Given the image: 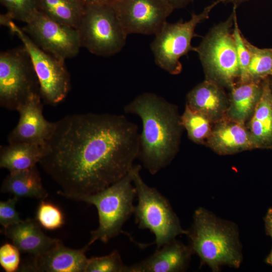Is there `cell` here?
<instances>
[{"mask_svg": "<svg viewBox=\"0 0 272 272\" xmlns=\"http://www.w3.org/2000/svg\"><path fill=\"white\" fill-rule=\"evenodd\" d=\"M112 5L127 35L156 34L174 9L166 0H115Z\"/></svg>", "mask_w": 272, "mask_h": 272, "instance_id": "obj_12", "label": "cell"}, {"mask_svg": "<svg viewBox=\"0 0 272 272\" xmlns=\"http://www.w3.org/2000/svg\"><path fill=\"white\" fill-rule=\"evenodd\" d=\"M22 30L41 49L64 60L76 56L81 47L77 29L57 23L39 10Z\"/></svg>", "mask_w": 272, "mask_h": 272, "instance_id": "obj_11", "label": "cell"}, {"mask_svg": "<svg viewBox=\"0 0 272 272\" xmlns=\"http://www.w3.org/2000/svg\"><path fill=\"white\" fill-rule=\"evenodd\" d=\"M126 113L139 116L138 158L152 175L165 168L178 153L184 129L176 105L151 92L136 96L124 107Z\"/></svg>", "mask_w": 272, "mask_h": 272, "instance_id": "obj_2", "label": "cell"}, {"mask_svg": "<svg viewBox=\"0 0 272 272\" xmlns=\"http://www.w3.org/2000/svg\"><path fill=\"white\" fill-rule=\"evenodd\" d=\"M89 246L81 249L66 247L60 240L48 250L22 264L18 271L32 272H85L89 258L86 252Z\"/></svg>", "mask_w": 272, "mask_h": 272, "instance_id": "obj_14", "label": "cell"}, {"mask_svg": "<svg viewBox=\"0 0 272 272\" xmlns=\"http://www.w3.org/2000/svg\"><path fill=\"white\" fill-rule=\"evenodd\" d=\"M87 2L105 4H112L115 0H85Z\"/></svg>", "mask_w": 272, "mask_h": 272, "instance_id": "obj_35", "label": "cell"}, {"mask_svg": "<svg viewBox=\"0 0 272 272\" xmlns=\"http://www.w3.org/2000/svg\"><path fill=\"white\" fill-rule=\"evenodd\" d=\"M1 191L11 193L18 198L44 200L48 195L42 185L36 166L24 170L10 172L2 182Z\"/></svg>", "mask_w": 272, "mask_h": 272, "instance_id": "obj_21", "label": "cell"}, {"mask_svg": "<svg viewBox=\"0 0 272 272\" xmlns=\"http://www.w3.org/2000/svg\"><path fill=\"white\" fill-rule=\"evenodd\" d=\"M38 10L53 21L77 29L84 11L85 0H37Z\"/></svg>", "mask_w": 272, "mask_h": 272, "instance_id": "obj_23", "label": "cell"}, {"mask_svg": "<svg viewBox=\"0 0 272 272\" xmlns=\"http://www.w3.org/2000/svg\"><path fill=\"white\" fill-rule=\"evenodd\" d=\"M193 254L213 271L223 266L237 268L242 262V246L237 226L217 217L205 208L195 210L193 222L186 230Z\"/></svg>", "mask_w": 272, "mask_h": 272, "instance_id": "obj_3", "label": "cell"}, {"mask_svg": "<svg viewBox=\"0 0 272 272\" xmlns=\"http://www.w3.org/2000/svg\"><path fill=\"white\" fill-rule=\"evenodd\" d=\"M260 98L246 125L254 149L272 148V93L270 77L262 80Z\"/></svg>", "mask_w": 272, "mask_h": 272, "instance_id": "obj_19", "label": "cell"}, {"mask_svg": "<svg viewBox=\"0 0 272 272\" xmlns=\"http://www.w3.org/2000/svg\"><path fill=\"white\" fill-rule=\"evenodd\" d=\"M243 39L250 54L248 68L250 81H262L267 77L272 78V48H259L244 36Z\"/></svg>", "mask_w": 272, "mask_h": 272, "instance_id": "obj_25", "label": "cell"}, {"mask_svg": "<svg viewBox=\"0 0 272 272\" xmlns=\"http://www.w3.org/2000/svg\"><path fill=\"white\" fill-rule=\"evenodd\" d=\"M20 250L12 243L0 247V265L6 272L18 271L20 264Z\"/></svg>", "mask_w": 272, "mask_h": 272, "instance_id": "obj_30", "label": "cell"}, {"mask_svg": "<svg viewBox=\"0 0 272 272\" xmlns=\"http://www.w3.org/2000/svg\"><path fill=\"white\" fill-rule=\"evenodd\" d=\"M127 267L114 250L108 255L89 258L85 272H126Z\"/></svg>", "mask_w": 272, "mask_h": 272, "instance_id": "obj_28", "label": "cell"}, {"mask_svg": "<svg viewBox=\"0 0 272 272\" xmlns=\"http://www.w3.org/2000/svg\"><path fill=\"white\" fill-rule=\"evenodd\" d=\"M137 125L123 115L85 113L55 122L39 164L59 195L77 200L126 175L139 151Z\"/></svg>", "mask_w": 272, "mask_h": 272, "instance_id": "obj_1", "label": "cell"}, {"mask_svg": "<svg viewBox=\"0 0 272 272\" xmlns=\"http://www.w3.org/2000/svg\"><path fill=\"white\" fill-rule=\"evenodd\" d=\"M40 93L39 84L30 56L23 46L0 54V105L11 110Z\"/></svg>", "mask_w": 272, "mask_h": 272, "instance_id": "obj_9", "label": "cell"}, {"mask_svg": "<svg viewBox=\"0 0 272 272\" xmlns=\"http://www.w3.org/2000/svg\"><path fill=\"white\" fill-rule=\"evenodd\" d=\"M174 9H180L185 7L193 0H166Z\"/></svg>", "mask_w": 272, "mask_h": 272, "instance_id": "obj_33", "label": "cell"}, {"mask_svg": "<svg viewBox=\"0 0 272 272\" xmlns=\"http://www.w3.org/2000/svg\"><path fill=\"white\" fill-rule=\"evenodd\" d=\"M4 26L21 40L28 51L38 80L43 103L54 106L61 102L67 96L71 86L64 60L39 48L13 20H5Z\"/></svg>", "mask_w": 272, "mask_h": 272, "instance_id": "obj_10", "label": "cell"}, {"mask_svg": "<svg viewBox=\"0 0 272 272\" xmlns=\"http://www.w3.org/2000/svg\"><path fill=\"white\" fill-rule=\"evenodd\" d=\"M44 153V146L27 143L9 144L1 147L0 167L9 172L28 169L39 163Z\"/></svg>", "mask_w": 272, "mask_h": 272, "instance_id": "obj_22", "label": "cell"}, {"mask_svg": "<svg viewBox=\"0 0 272 272\" xmlns=\"http://www.w3.org/2000/svg\"><path fill=\"white\" fill-rule=\"evenodd\" d=\"M180 119L188 138L196 144L205 145L214 125L209 119L185 104Z\"/></svg>", "mask_w": 272, "mask_h": 272, "instance_id": "obj_24", "label": "cell"}, {"mask_svg": "<svg viewBox=\"0 0 272 272\" xmlns=\"http://www.w3.org/2000/svg\"><path fill=\"white\" fill-rule=\"evenodd\" d=\"M135 196L131 169L122 178L103 190L77 200L94 206L98 212L99 225L91 232L89 246L97 240L106 243L124 233L122 227L134 213L133 203Z\"/></svg>", "mask_w": 272, "mask_h": 272, "instance_id": "obj_4", "label": "cell"}, {"mask_svg": "<svg viewBox=\"0 0 272 272\" xmlns=\"http://www.w3.org/2000/svg\"><path fill=\"white\" fill-rule=\"evenodd\" d=\"M142 166L134 165L132 169V181L138 203L134 208L135 222L141 229H148L154 234L157 248L186 234L179 219L168 200L157 189L148 186L143 180Z\"/></svg>", "mask_w": 272, "mask_h": 272, "instance_id": "obj_6", "label": "cell"}, {"mask_svg": "<svg viewBox=\"0 0 272 272\" xmlns=\"http://www.w3.org/2000/svg\"><path fill=\"white\" fill-rule=\"evenodd\" d=\"M234 13L214 26L195 47L205 79L229 90L239 80L240 69L232 34Z\"/></svg>", "mask_w": 272, "mask_h": 272, "instance_id": "obj_5", "label": "cell"}, {"mask_svg": "<svg viewBox=\"0 0 272 272\" xmlns=\"http://www.w3.org/2000/svg\"><path fill=\"white\" fill-rule=\"evenodd\" d=\"M40 93L32 94L17 109L19 119L7 137L9 144L27 143L44 146L55 127V122L47 120L43 115Z\"/></svg>", "mask_w": 272, "mask_h": 272, "instance_id": "obj_13", "label": "cell"}, {"mask_svg": "<svg viewBox=\"0 0 272 272\" xmlns=\"http://www.w3.org/2000/svg\"><path fill=\"white\" fill-rule=\"evenodd\" d=\"M19 198L16 196L0 201V224L4 228L22 221L16 209Z\"/></svg>", "mask_w": 272, "mask_h": 272, "instance_id": "obj_31", "label": "cell"}, {"mask_svg": "<svg viewBox=\"0 0 272 272\" xmlns=\"http://www.w3.org/2000/svg\"><path fill=\"white\" fill-rule=\"evenodd\" d=\"M77 30L81 47L105 57L119 52L127 36L112 4L86 2Z\"/></svg>", "mask_w": 272, "mask_h": 272, "instance_id": "obj_7", "label": "cell"}, {"mask_svg": "<svg viewBox=\"0 0 272 272\" xmlns=\"http://www.w3.org/2000/svg\"><path fill=\"white\" fill-rule=\"evenodd\" d=\"M12 20L26 23L38 10L37 0H0Z\"/></svg>", "mask_w": 272, "mask_h": 272, "instance_id": "obj_29", "label": "cell"}, {"mask_svg": "<svg viewBox=\"0 0 272 272\" xmlns=\"http://www.w3.org/2000/svg\"><path fill=\"white\" fill-rule=\"evenodd\" d=\"M263 222L265 234L270 236L272 240V208L269 207L264 216L263 217ZM265 262L272 266V247L271 250L267 256L265 258Z\"/></svg>", "mask_w": 272, "mask_h": 272, "instance_id": "obj_32", "label": "cell"}, {"mask_svg": "<svg viewBox=\"0 0 272 272\" xmlns=\"http://www.w3.org/2000/svg\"><path fill=\"white\" fill-rule=\"evenodd\" d=\"M185 104L205 115L214 124L226 115L228 95L224 87L205 79L187 94Z\"/></svg>", "mask_w": 272, "mask_h": 272, "instance_id": "obj_17", "label": "cell"}, {"mask_svg": "<svg viewBox=\"0 0 272 272\" xmlns=\"http://www.w3.org/2000/svg\"><path fill=\"white\" fill-rule=\"evenodd\" d=\"M270 89L272 93V78L270 77Z\"/></svg>", "mask_w": 272, "mask_h": 272, "instance_id": "obj_36", "label": "cell"}, {"mask_svg": "<svg viewBox=\"0 0 272 272\" xmlns=\"http://www.w3.org/2000/svg\"><path fill=\"white\" fill-rule=\"evenodd\" d=\"M262 81L237 83L230 90L226 117L246 124L260 98Z\"/></svg>", "mask_w": 272, "mask_h": 272, "instance_id": "obj_20", "label": "cell"}, {"mask_svg": "<svg viewBox=\"0 0 272 272\" xmlns=\"http://www.w3.org/2000/svg\"><path fill=\"white\" fill-rule=\"evenodd\" d=\"M224 0H217L206 7L198 14L192 13L189 20H182L175 23L166 22L161 30L155 34L150 47L156 63L171 75H178L182 71L180 58L196 48L191 44L197 25L209 19L212 10Z\"/></svg>", "mask_w": 272, "mask_h": 272, "instance_id": "obj_8", "label": "cell"}, {"mask_svg": "<svg viewBox=\"0 0 272 272\" xmlns=\"http://www.w3.org/2000/svg\"><path fill=\"white\" fill-rule=\"evenodd\" d=\"M35 219H27L3 229V233L22 253L37 255L48 250L60 240L43 232Z\"/></svg>", "mask_w": 272, "mask_h": 272, "instance_id": "obj_18", "label": "cell"}, {"mask_svg": "<svg viewBox=\"0 0 272 272\" xmlns=\"http://www.w3.org/2000/svg\"><path fill=\"white\" fill-rule=\"evenodd\" d=\"M236 7L233 6L234 13L233 36L235 41L240 69V77L237 83H244L250 81L248 68L250 54L244 43L243 35L239 28L236 15Z\"/></svg>", "mask_w": 272, "mask_h": 272, "instance_id": "obj_27", "label": "cell"}, {"mask_svg": "<svg viewBox=\"0 0 272 272\" xmlns=\"http://www.w3.org/2000/svg\"><path fill=\"white\" fill-rule=\"evenodd\" d=\"M206 145L220 155H230L254 149L246 124L227 118L213 125Z\"/></svg>", "mask_w": 272, "mask_h": 272, "instance_id": "obj_16", "label": "cell"}, {"mask_svg": "<svg viewBox=\"0 0 272 272\" xmlns=\"http://www.w3.org/2000/svg\"><path fill=\"white\" fill-rule=\"evenodd\" d=\"M193 254L190 246L175 239L157 248L146 259L127 265L126 272L185 271Z\"/></svg>", "mask_w": 272, "mask_h": 272, "instance_id": "obj_15", "label": "cell"}, {"mask_svg": "<svg viewBox=\"0 0 272 272\" xmlns=\"http://www.w3.org/2000/svg\"><path fill=\"white\" fill-rule=\"evenodd\" d=\"M248 0H224L223 3L225 4L231 3L233 6L237 8L243 3L248 1Z\"/></svg>", "mask_w": 272, "mask_h": 272, "instance_id": "obj_34", "label": "cell"}, {"mask_svg": "<svg viewBox=\"0 0 272 272\" xmlns=\"http://www.w3.org/2000/svg\"><path fill=\"white\" fill-rule=\"evenodd\" d=\"M35 220L44 229L55 230L61 228L65 223L63 213L55 204L40 200L37 209Z\"/></svg>", "mask_w": 272, "mask_h": 272, "instance_id": "obj_26", "label": "cell"}]
</instances>
